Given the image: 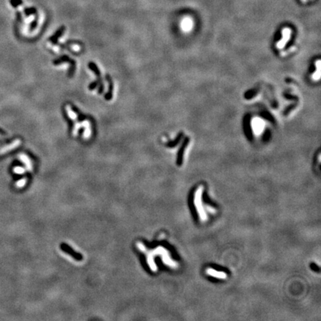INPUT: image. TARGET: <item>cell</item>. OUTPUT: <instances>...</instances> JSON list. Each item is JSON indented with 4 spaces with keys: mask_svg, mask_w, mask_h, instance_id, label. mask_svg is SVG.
<instances>
[{
    "mask_svg": "<svg viewBox=\"0 0 321 321\" xmlns=\"http://www.w3.org/2000/svg\"><path fill=\"white\" fill-rule=\"evenodd\" d=\"M290 35H291V29L290 28H286L283 29V38L280 40V42H279L278 46H279V47H282V46L285 44V42H287L288 39L290 38Z\"/></svg>",
    "mask_w": 321,
    "mask_h": 321,
    "instance_id": "obj_4",
    "label": "cell"
},
{
    "mask_svg": "<svg viewBox=\"0 0 321 321\" xmlns=\"http://www.w3.org/2000/svg\"><path fill=\"white\" fill-rule=\"evenodd\" d=\"M264 126H265V123L264 122H263L262 120L259 119V118H255V119L253 121L252 127H253V132H254L256 134H257V135L260 134V133L263 131Z\"/></svg>",
    "mask_w": 321,
    "mask_h": 321,
    "instance_id": "obj_1",
    "label": "cell"
},
{
    "mask_svg": "<svg viewBox=\"0 0 321 321\" xmlns=\"http://www.w3.org/2000/svg\"><path fill=\"white\" fill-rule=\"evenodd\" d=\"M25 179H22V180H20L19 182H18L17 183H16V186L19 187H22L23 185H25Z\"/></svg>",
    "mask_w": 321,
    "mask_h": 321,
    "instance_id": "obj_6",
    "label": "cell"
},
{
    "mask_svg": "<svg viewBox=\"0 0 321 321\" xmlns=\"http://www.w3.org/2000/svg\"><path fill=\"white\" fill-rule=\"evenodd\" d=\"M2 136L1 135H0V139H2Z\"/></svg>",
    "mask_w": 321,
    "mask_h": 321,
    "instance_id": "obj_8",
    "label": "cell"
},
{
    "mask_svg": "<svg viewBox=\"0 0 321 321\" xmlns=\"http://www.w3.org/2000/svg\"><path fill=\"white\" fill-rule=\"evenodd\" d=\"M192 25H193V22L192 20L190 18L187 17L184 18L182 22V28L183 29V31L185 32H188V31H191Z\"/></svg>",
    "mask_w": 321,
    "mask_h": 321,
    "instance_id": "obj_3",
    "label": "cell"
},
{
    "mask_svg": "<svg viewBox=\"0 0 321 321\" xmlns=\"http://www.w3.org/2000/svg\"><path fill=\"white\" fill-rule=\"evenodd\" d=\"M14 172H16V173H22L23 172H25V169L23 168H21V167H16L15 169H14Z\"/></svg>",
    "mask_w": 321,
    "mask_h": 321,
    "instance_id": "obj_5",
    "label": "cell"
},
{
    "mask_svg": "<svg viewBox=\"0 0 321 321\" xmlns=\"http://www.w3.org/2000/svg\"><path fill=\"white\" fill-rule=\"evenodd\" d=\"M301 2H303V3H306V2H307V0H301Z\"/></svg>",
    "mask_w": 321,
    "mask_h": 321,
    "instance_id": "obj_7",
    "label": "cell"
},
{
    "mask_svg": "<svg viewBox=\"0 0 321 321\" xmlns=\"http://www.w3.org/2000/svg\"><path fill=\"white\" fill-rule=\"evenodd\" d=\"M20 144H21L20 140L17 139V140H15V141H14L13 143H11V144H8V145L7 146H3L2 148L0 149V155H2L5 154V153H6V152H10V151L13 150V149H15L16 147H17V146H19V145H20Z\"/></svg>",
    "mask_w": 321,
    "mask_h": 321,
    "instance_id": "obj_2",
    "label": "cell"
}]
</instances>
